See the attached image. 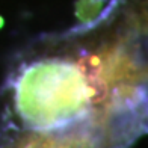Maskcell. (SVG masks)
Returning a JSON list of instances; mask_svg holds the SVG:
<instances>
[{
	"label": "cell",
	"mask_w": 148,
	"mask_h": 148,
	"mask_svg": "<svg viewBox=\"0 0 148 148\" xmlns=\"http://www.w3.org/2000/svg\"><path fill=\"white\" fill-rule=\"evenodd\" d=\"M0 148H106V127L88 121L73 129H27L3 140Z\"/></svg>",
	"instance_id": "1"
}]
</instances>
